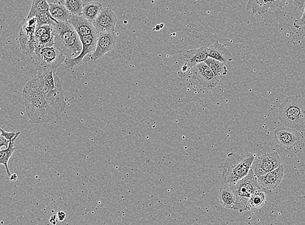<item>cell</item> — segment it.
I'll return each mask as SVG.
<instances>
[{"instance_id":"1","label":"cell","mask_w":305,"mask_h":225,"mask_svg":"<svg viewBox=\"0 0 305 225\" xmlns=\"http://www.w3.org/2000/svg\"><path fill=\"white\" fill-rule=\"evenodd\" d=\"M22 97L27 114L34 123H48L62 114L43 93L38 78L26 83Z\"/></svg>"},{"instance_id":"2","label":"cell","mask_w":305,"mask_h":225,"mask_svg":"<svg viewBox=\"0 0 305 225\" xmlns=\"http://www.w3.org/2000/svg\"><path fill=\"white\" fill-rule=\"evenodd\" d=\"M256 154L230 153L221 166V182L223 186H231L247 176L251 170Z\"/></svg>"},{"instance_id":"3","label":"cell","mask_w":305,"mask_h":225,"mask_svg":"<svg viewBox=\"0 0 305 225\" xmlns=\"http://www.w3.org/2000/svg\"><path fill=\"white\" fill-rule=\"evenodd\" d=\"M54 46L59 49L67 59L78 57L82 51L80 36L69 22H58L54 25Z\"/></svg>"},{"instance_id":"4","label":"cell","mask_w":305,"mask_h":225,"mask_svg":"<svg viewBox=\"0 0 305 225\" xmlns=\"http://www.w3.org/2000/svg\"><path fill=\"white\" fill-rule=\"evenodd\" d=\"M279 118L286 127L305 132V98L300 95L287 97L279 105Z\"/></svg>"},{"instance_id":"5","label":"cell","mask_w":305,"mask_h":225,"mask_svg":"<svg viewBox=\"0 0 305 225\" xmlns=\"http://www.w3.org/2000/svg\"><path fill=\"white\" fill-rule=\"evenodd\" d=\"M31 58L37 70L38 76L50 72L56 73V70L66 60V58L54 46L36 48Z\"/></svg>"},{"instance_id":"6","label":"cell","mask_w":305,"mask_h":225,"mask_svg":"<svg viewBox=\"0 0 305 225\" xmlns=\"http://www.w3.org/2000/svg\"><path fill=\"white\" fill-rule=\"evenodd\" d=\"M230 187L236 197L233 209L239 212L248 211V203L250 198L257 191L263 190L259 185L257 177L252 168L247 176Z\"/></svg>"},{"instance_id":"7","label":"cell","mask_w":305,"mask_h":225,"mask_svg":"<svg viewBox=\"0 0 305 225\" xmlns=\"http://www.w3.org/2000/svg\"><path fill=\"white\" fill-rule=\"evenodd\" d=\"M281 165H282V161L279 153L269 152L255 159L252 165V170L258 177L273 172Z\"/></svg>"},{"instance_id":"8","label":"cell","mask_w":305,"mask_h":225,"mask_svg":"<svg viewBox=\"0 0 305 225\" xmlns=\"http://www.w3.org/2000/svg\"><path fill=\"white\" fill-rule=\"evenodd\" d=\"M288 0H248L247 10L253 14L263 15L270 10H281L286 5ZM295 6L302 8L305 0H293Z\"/></svg>"},{"instance_id":"9","label":"cell","mask_w":305,"mask_h":225,"mask_svg":"<svg viewBox=\"0 0 305 225\" xmlns=\"http://www.w3.org/2000/svg\"><path fill=\"white\" fill-rule=\"evenodd\" d=\"M190 73L191 77L197 80L202 87H215L220 81L205 62L190 68Z\"/></svg>"},{"instance_id":"10","label":"cell","mask_w":305,"mask_h":225,"mask_svg":"<svg viewBox=\"0 0 305 225\" xmlns=\"http://www.w3.org/2000/svg\"><path fill=\"white\" fill-rule=\"evenodd\" d=\"M299 131L288 127H279L275 130V141L282 147L290 149L295 147L301 140Z\"/></svg>"},{"instance_id":"11","label":"cell","mask_w":305,"mask_h":225,"mask_svg":"<svg viewBox=\"0 0 305 225\" xmlns=\"http://www.w3.org/2000/svg\"><path fill=\"white\" fill-rule=\"evenodd\" d=\"M117 34L113 33H98L95 51L91 55V60L96 61L112 51L116 46Z\"/></svg>"},{"instance_id":"12","label":"cell","mask_w":305,"mask_h":225,"mask_svg":"<svg viewBox=\"0 0 305 225\" xmlns=\"http://www.w3.org/2000/svg\"><path fill=\"white\" fill-rule=\"evenodd\" d=\"M98 34H93L80 37L81 41L82 42L83 49L80 55L78 57L67 59L65 60V64L69 69H73L74 67L83 62V58L87 55H91L95 51L97 44V38Z\"/></svg>"},{"instance_id":"13","label":"cell","mask_w":305,"mask_h":225,"mask_svg":"<svg viewBox=\"0 0 305 225\" xmlns=\"http://www.w3.org/2000/svg\"><path fill=\"white\" fill-rule=\"evenodd\" d=\"M117 17L110 8L104 9L92 24L98 33L115 32Z\"/></svg>"},{"instance_id":"14","label":"cell","mask_w":305,"mask_h":225,"mask_svg":"<svg viewBox=\"0 0 305 225\" xmlns=\"http://www.w3.org/2000/svg\"><path fill=\"white\" fill-rule=\"evenodd\" d=\"M284 168L283 165L276 170L263 176L258 177L257 181L259 185L267 193L268 195L272 194V190L276 188L281 183L284 177Z\"/></svg>"},{"instance_id":"15","label":"cell","mask_w":305,"mask_h":225,"mask_svg":"<svg viewBox=\"0 0 305 225\" xmlns=\"http://www.w3.org/2000/svg\"><path fill=\"white\" fill-rule=\"evenodd\" d=\"M34 42H35V48L54 46L53 26L37 27L34 35Z\"/></svg>"},{"instance_id":"16","label":"cell","mask_w":305,"mask_h":225,"mask_svg":"<svg viewBox=\"0 0 305 225\" xmlns=\"http://www.w3.org/2000/svg\"><path fill=\"white\" fill-rule=\"evenodd\" d=\"M69 23L75 29L80 37L98 33L93 24L81 16L72 15Z\"/></svg>"},{"instance_id":"17","label":"cell","mask_w":305,"mask_h":225,"mask_svg":"<svg viewBox=\"0 0 305 225\" xmlns=\"http://www.w3.org/2000/svg\"><path fill=\"white\" fill-rule=\"evenodd\" d=\"M186 64L192 68L195 65L205 62L209 58V48L203 46L199 48L192 49L187 51L184 55Z\"/></svg>"},{"instance_id":"18","label":"cell","mask_w":305,"mask_h":225,"mask_svg":"<svg viewBox=\"0 0 305 225\" xmlns=\"http://www.w3.org/2000/svg\"><path fill=\"white\" fill-rule=\"evenodd\" d=\"M209 58H212L219 62L226 63L231 62L233 56L224 45L216 41L209 48Z\"/></svg>"},{"instance_id":"19","label":"cell","mask_w":305,"mask_h":225,"mask_svg":"<svg viewBox=\"0 0 305 225\" xmlns=\"http://www.w3.org/2000/svg\"><path fill=\"white\" fill-rule=\"evenodd\" d=\"M49 13L58 22H69L72 15L64 5L49 3Z\"/></svg>"},{"instance_id":"20","label":"cell","mask_w":305,"mask_h":225,"mask_svg":"<svg viewBox=\"0 0 305 225\" xmlns=\"http://www.w3.org/2000/svg\"><path fill=\"white\" fill-rule=\"evenodd\" d=\"M103 10V5L100 2H89L83 5L82 16L90 22L93 23Z\"/></svg>"},{"instance_id":"21","label":"cell","mask_w":305,"mask_h":225,"mask_svg":"<svg viewBox=\"0 0 305 225\" xmlns=\"http://www.w3.org/2000/svg\"><path fill=\"white\" fill-rule=\"evenodd\" d=\"M218 197L220 203L222 204L223 206L228 209H233L235 202H236V197L230 186H223L220 189Z\"/></svg>"},{"instance_id":"22","label":"cell","mask_w":305,"mask_h":225,"mask_svg":"<svg viewBox=\"0 0 305 225\" xmlns=\"http://www.w3.org/2000/svg\"><path fill=\"white\" fill-rule=\"evenodd\" d=\"M266 195H268L264 190L257 191L248 201V211L259 210L263 208L266 203Z\"/></svg>"},{"instance_id":"23","label":"cell","mask_w":305,"mask_h":225,"mask_svg":"<svg viewBox=\"0 0 305 225\" xmlns=\"http://www.w3.org/2000/svg\"><path fill=\"white\" fill-rule=\"evenodd\" d=\"M20 134V132H18L17 136L12 141H10V145L8 148H6V149H1L0 150V164L5 166L7 173L10 177L12 175H11L10 171L9 170L8 162L15 151V142Z\"/></svg>"},{"instance_id":"24","label":"cell","mask_w":305,"mask_h":225,"mask_svg":"<svg viewBox=\"0 0 305 225\" xmlns=\"http://www.w3.org/2000/svg\"><path fill=\"white\" fill-rule=\"evenodd\" d=\"M209 65L210 69L213 72L214 75L221 80L223 76L227 75L228 71L224 63L219 62L218 60L209 58L205 62Z\"/></svg>"},{"instance_id":"25","label":"cell","mask_w":305,"mask_h":225,"mask_svg":"<svg viewBox=\"0 0 305 225\" xmlns=\"http://www.w3.org/2000/svg\"><path fill=\"white\" fill-rule=\"evenodd\" d=\"M20 47L23 53L29 56H32L35 50V44L33 37H29L20 31L19 36Z\"/></svg>"},{"instance_id":"26","label":"cell","mask_w":305,"mask_h":225,"mask_svg":"<svg viewBox=\"0 0 305 225\" xmlns=\"http://www.w3.org/2000/svg\"><path fill=\"white\" fill-rule=\"evenodd\" d=\"M49 5L47 0H33L32 5L26 19L35 17L39 13L49 11Z\"/></svg>"},{"instance_id":"27","label":"cell","mask_w":305,"mask_h":225,"mask_svg":"<svg viewBox=\"0 0 305 225\" xmlns=\"http://www.w3.org/2000/svg\"><path fill=\"white\" fill-rule=\"evenodd\" d=\"M83 5L81 0H66L65 6L66 7L72 15H82Z\"/></svg>"},{"instance_id":"28","label":"cell","mask_w":305,"mask_h":225,"mask_svg":"<svg viewBox=\"0 0 305 225\" xmlns=\"http://www.w3.org/2000/svg\"><path fill=\"white\" fill-rule=\"evenodd\" d=\"M35 17L37 18V27L54 26V25L58 23L57 20L52 17L49 11L39 13Z\"/></svg>"},{"instance_id":"29","label":"cell","mask_w":305,"mask_h":225,"mask_svg":"<svg viewBox=\"0 0 305 225\" xmlns=\"http://www.w3.org/2000/svg\"><path fill=\"white\" fill-rule=\"evenodd\" d=\"M37 18L33 17L31 19H26L25 20L23 27H22L21 32L27 36H29V37H33L36 30H37Z\"/></svg>"},{"instance_id":"30","label":"cell","mask_w":305,"mask_h":225,"mask_svg":"<svg viewBox=\"0 0 305 225\" xmlns=\"http://www.w3.org/2000/svg\"><path fill=\"white\" fill-rule=\"evenodd\" d=\"M293 26L297 29H300L302 27H305V7L301 18L295 20Z\"/></svg>"},{"instance_id":"31","label":"cell","mask_w":305,"mask_h":225,"mask_svg":"<svg viewBox=\"0 0 305 225\" xmlns=\"http://www.w3.org/2000/svg\"><path fill=\"white\" fill-rule=\"evenodd\" d=\"M18 134V132L16 133L15 132H8L4 131L2 128H1V136H3L4 138H6L7 140L11 141L13 139L15 138L17 135Z\"/></svg>"},{"instance_id":"32","label":"cell","mask_w":305,"mask_h":225,"mask_svg":"<svg viewBox=\"0 0 305 225\" xmlns=\"http://www.w3.org/2000/svg\"><path fill=\"white\" fill-rule=\"evenodd\" d=\"M10 141L7 140L6 138L1 136V137H0V147H5L6 148H8L9 145H10Z\"/></svg>"},{"instance_id":"33","label":"cell","mask_w":305,"mask_h":225,"mask_svg":"<svg viewBox=\"0 0 305 225\" xmlns=\"http://www.w3.org/2000/svg\"><path fill=\"white\" fill-rule=\"evenodd\" d=\"M56 215H57L59 221L61 222L63 221V220H64L65 218L67 217L66 213H65V211H59Z\"/></svg>"},{"instance_id":"34","label":"cell","mask_w":305,"mask_h":225,"mask_svg":"<svg viewBox=\"0 0 305 225\" xmlns=\"http://www.w3.org/2000/svg\"><path fill=\"white\" fill-rule=\"evenodd\" d=\"M58 221H59V220L58 219L57 215H56L52 216L50 219H49V222L54 225H56Z\"/></svg>"},{"instance_id":"35","label":"cell","mask_w":305,"mask_h":225,"mask_svg":"<svg viewBox=\"0 0 305 225\" xmlns=\"http://www.w3.org/2000/svg\"><path fill=\"white\" fill-rule=\"evenodd\" d=\"M187 70H188V65H187V64L185 65H184V66L182 67V68L181 69V71H180V72H179V73H184V76H185V73H186V72L187 71Z\"/></svg>"},{"instance_id":"36","label":"cell","mask_w":305,"mask_h":225,"mask_svg":"<svg viewBox=\"0 0 305 225\" xmlns=\"http://www.w3.org/2000/svg\"><path fill=\"white\" fill-rule=\"evenodd\" d=\"M17 175L16 174H13L12 175H11V177H10V180L11 181H17Z\"/></svg>"},{"instance_id":"37","label":"cell","mask_w":305,"mask_h":225,"mask_svg":"<svg viewBox=\"0 0 305 225\" xmlns=\"http://www.w3.org/2000/svg\"><path fill=\"white\" fill-rule=\"evenodd\" d=\"M65 1H66V0H59V4H61V5L65 6Z\"/></svg>"},{"instance_id":"38","label":"cell","mask_w":305,"mask_h":225,"mask_svg":"<svg viewBox=\"0 0 305 225\" xmlns=\"http://www.w3.org/2000/svg\"><path fill=\"white\" fill-rule=\"evenodd\" d=\"M304 5H305V2H304Z\"/></svg>"}]
</instances>
